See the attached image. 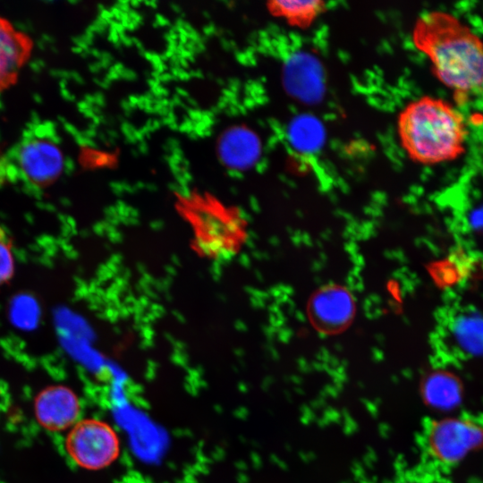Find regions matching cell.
<instances>
[{
    "mask_svg": "<svg viewBox=\"0 0 483 483\" xmlns=\"http://www.w3.org/2000/svg\"><path fill=\"white\" fill-rule=\"evenodd\" d=\"M411 38L437 80L457 97L483 86V40L459 18L445 11L425 13L415 21Z\"/></svg>",
    "mask_w": 483,
    "mask_h": 483,
    "instance_id": "obj_1",
    "label": "cell"
},
{
    "mask_svg": "<svg viewBox=\"0 0 483 483\" xmlns=\"http://www.w3.org/2000/svg\"><path fill=\"white\" fill-rule=\"evenodd\" d=\"M397 132L409 157L422 165L455 160L466 149L468 130L462 114L447 101L431 96L402 108Z\"/></svg>",
    "mask_w": 483,
    "mask_h": 483,
    "instance_id": "obj_2",
    "label": "cell"
},
{
    "mask_svg": "<svg viewBox=\"0 0 483 483\" xmlns=\"http://www.w3.org/2000/svg\"><path fill=\"white\" fill-rule=\"evenodd\" d=\"M179 215L191 234L193 250L214 262L234 258L247 238V225L235 208L213 196L187 193L178 199Z\"/></svg>",
    "mask_w": 483,
    "mask_h": 483,
    "instance_id": "obj_3",
    "label": "cell"
},
{
    "mask_svg": "<svg viewBox=\"0 0 483 483\" xmlns=\"http://www.w3.org/2000/svg\"><path fill=\"white\" fill-rule=\"evenodd\" d=\"M12 168L29 184L43 189L55 183L64 169V154L46 123L26 130L8 153Z\"/></svg>",
    "mask_w": 483,
    "mask_h": 483,
    "instance_id": "obj_4",
    "label": "cell"
},
{
    "mask_svg": "<svg viewBox=\"0 0 483 483\" xmlns=\"http://www.w3.org/2000/svg\"><path fill=\"white\" fill-rule=\"evenodd\" d=\"M64 446L70 458L79 467L89 470L108 467L121 452L116 431L97 419L78 420L69 430Z\"/></svg>",
    "mask_w": 483,
    "mask_h": 483,
    "instance_id": "obj_5",
    "label": "cell"
},
{
    "mask_svg": "<svg viewBox=\"0 0 483 483\" xmlns=\"http://www.w3.org/2000/svg\"><path fill=\"white\" fill-rule=\"evenodd\" d=\"M425 442L433 460L454 465L483 447V426L466 417H445L430 422Z\"/></svg>",
    "mask_w": 483,
    "mask_h": 483,
    "instance_id": "obj_6",
    "label": "cell"
},
{
    "mask_svg": "<svg viewBox=\"0 0 483 483\" xmlns=\"http://www.w3.org/2000/svg\"><path fill=\"white\" fill-rule=\"evenodd\" d=\"M33 410L41 428L50 432H61L79 420L81 405L72 388L64 385H51L36 395Z\"/></svg>",
    "mask_w": 483,
    "mask_h": 483,
    "instance_id": "obj_7",
    "label": "cell"
},
{
    "mask_svg": "<svg viewBox=\"0 0 483 483\" xmlns=\"http://www.w3.org/2000/svg\"><path fill=\"white\" fill-rule=\"evenodd\" d=\"M33 49L31 37L0 15V94L16 84Z\"/></svg>",
    "mask_w": 483,
    "mask_h": 483,
    "instance_id": "obj_8",
    "label": "cell"
},
{
    "mask_svg": "<svg viewBox=\"0 0 483 483\" xmlns=\"http://www.w3.org/2000/svg\"><path fill=\"white\" fill-rule=\"evenodd\" d=\"M354 305L350 293L340 286H326L310 300L309 312L315 326L325 332L343 329L351 320Z\"/></svg>",
    "mask_w": 483,
    "mask_h": 483,
    "instance_id": "obj_9",
    "label": "cell"
},
{
    "mask_svg": "<svg viewBox=\"0 0 483 483\" xmlns=\"http://www.w3.org/2000/svg\"><path fill=\"white\" fill-rule=\"evenodd\" d=\"M422 400L430 407L441 411L457 408L463 397V385L452 371L436 369L429 372L420 386Z\"/></svg>",
    "mask_w": 483,
    "mask_h": 483,
    "instance_id": "obj_10",
    "label": "cell"
},
{
    "mask_svg": "<svg viewBox=\"0 0 483 483\" xmlns=\"http://www.w3.org/2000/svg\"><path fill=\"white\" fill-rule=\"evenodd\" d=\"M219 157L225 165L233 169L248 167L258 156L257 138L242 127L224 131L217 145Z\"/></svg>",
    "mask_w": 483,
    "mask_h": 483,
    "instance_id": "obj_11",
    "label": "cell"
},
{
    "mask_svg": "<svg viewBox=\"0 0 483 483\" xmlns=\"http://www.w3.org/2000/svg\"><path fill=\"white\" fill-rule=\"evenodd\" d=\"M322 1H273L268 9L289 24L305 28L309 26L325 10Z\"/></svg>",
    "mask_w": 483,
    "mask_h": 483,
    "instance_id": "obj_12",
    "label": "cell"
},
{
    "mask_svg": "<svg viewBox=\"0 0 483 483\" xmlns=\"http://www.w3.org/2000/svg\"><path fill=\"white\" fill-rule=\"evenodd\" d=\"M14 267V256L11 245L0 237V286L13 278Z\"/></svg>",
    "mask_w": 483,
    "mask_h": 483,
    "instance_id": "obj_13",
    "label": "cell"
},
{
    "mask_svg": "<svg viewBox=\"0 0 483 483\" xmlns=\"http://www.w3.org/2000/svg\"><path fill=\"white\" fill-rule=\"evenodd\" d=\"M407 483H411V482H407Z\"/></svg>",
    "mask_w": 483,
    "mask_h": 483,
    "instance_id": "obj_14",
    "label": "cell"
}]
</instances>
